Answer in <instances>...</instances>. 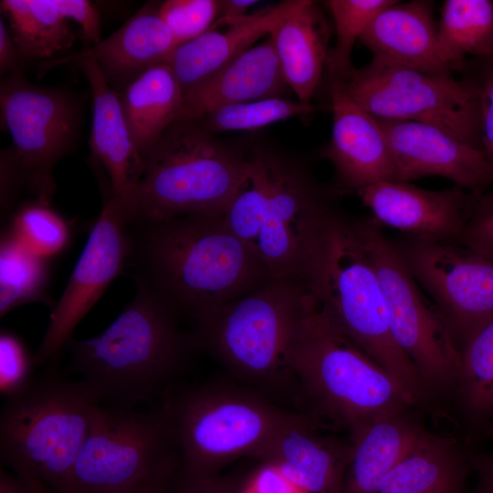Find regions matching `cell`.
I'll list each match as a JSON object with an SVG mask.
<instances>
[{
  "instance_id": "18",
  "label": "cell",
  "mask_w": 493,
  "mask_h": 493,
  "mask_svg": "<svg viewBox=\"0 0 493 493\" xmlns=\"http://www.w3.org/2000/svg\"><path fill=\"white\" fill-rule=\"evenodd\" d=\"M332 133L325 157L333 164L340 184L357 192L368 185L397 182L386 135L378 121L359 107L340 80L330 76Z\"/></svg>"
},
{
  "instance_id": "29",
  "label": "cell",
  "mask_w": 493,
  "mask_h": 493,
  "mask_svg": "<svg viewBox=\"0 0 493 493\" xmlns=\"http://www.w3.org/2000/svg\"><path fill=\"white\" fill-rule=\"evenodd\" d=\"M439 49L449 69L461 68L466 56L493 55V1L446 0L437 26Z\"/></svg>"
},
{
  "instance_id": "3",
  "label": "cell",
  "mask_w": 493,
  "mask_h": 493,
  "mask_svg": "<svg viewBox=\"0 0 493 493\" xmlns=\"http://www.w3.org/2000/svg\"><path fill=\"white\" fill-rule=\"evenodd\" d=\"M303 283L332 324L396 382L412 406L431 403L432 393L393 337L356 218L332 210Z\"/></svg>"
},
{
  "instance_id": "20",
  "label": "cell",
  "mask_w": 493,
  "mask_h": 493,
  "mask_svg": "<svg viewBox=\"0 0 493 493\" xmlns=\"http://www.w3.org/2000/svg\"><path fill=\"white\" fill-rule=\"evenodd\" d=\"M288 89L272 37L267 36L187 91L177 121H198L228 105L282 97Z\"/></svg>"
},
{
  "instance_id": "11",
  "label": "cell",
  "mask_w": 493,
  "mask_h": 493,
  "mask_svg": "<svg viewBox=\"0 0 493 493\" xmlns=\"http://www.w3.org/2000/svg\"><path fill=\"white\" fill-rule=\"evenodd\" d=\"M348 96L376 119L435 126L482 151L478 91L474 80L427 73L373 56L338 79Z\"/></svg>"
},
{
  "instance_id": "23",
  "label": "cell",
  "mask_w": 493,
  "mask_h": 493,
  "mask_svg": "<svg viewBox=\"0 0 493 493\" xmlns=\"http://www.w3.org/2000/svg\"><path fill=\"white\" fill-rule=\"evenodd\" d=\"M293 0L280 2L247 15L239 21L210 28L178 45L163 61L174 74L184 95L227 66L256 42L269 36Z\"/></svg>"
},
{
  "instance_id": "32",
  "label": "cell",
  "mask_w": 493,
  "mask_h": 493,
  "mask_svg": "<svg viewBox=\"0 0 493 493\" xmlns=\"http://www.w3.org/2000/svg\"><path fill=\"white\" fill-rule=\"evenodd\" d=\"M456 394L474 418L493 413V319L461 351Z\"/></svg>"
},
{
  "instance_id": "31",
  "label": "cell",
  "mask_w": 493,
  "mask_h": 493,
  "mask_svg": "<svg viewBox=\"0 0 493 493\" xmlns=\"http://www.w3.org/2000/svg\"><path fill=\"white\" fill-rule=\"evenodd\" d=\"M47 258L10 230L0 246V315L29 302L42 301L48 281Z\"/></svg>"
},
{
  "instance_id": "19",
  "label": "cell",
  "mask_w": 493,
  "mask_h": 493,
  "mask_svg": "<svg viewBox=\"0 0 493 493\" xmlns=\"http://www.w3.org/2000/svg\"><path fill=\"white\" fill-rule=\"evenodd\" d=\"M309 414L286 425L260 461L272 465L304 493H342L351 443L317 433Z\"/></svg>"
},
{
  "instance_id": "21",
  "label": "cell",
  "mask_w": 493,
  "mask_h": 493,
  "mask_svg": "<svg viewBox=\"0 0 493 493\" xmlns=\"http://www.w3.org/2000/svg\"><path fill=\"white\" fill-rule=\"evenodd\" d=\"M158 5L147 4L118 30L99 44L78 54L46 60L40 70L81 59L96 61L109 83L125 87L145 69L163 63L178 46L172 32L158 14ZM124 87V88H125Z\"/></svg>"
},
{
  "instance_id": "15",
  "label": "cell",
  "mask_w": 493,
  "mask_h": 493,
  "mask_svg": "<svg viewBox=\"0 0 493 493\" xmlns=\"http://www.w3.org/2000/svg\"><path fill=\"white\" fill-rule=\"evenodd\" d=\"M130 224L122 206L110 196L49 316L47 330L33 356L35 365L48 361L68 344L75 328L121 271L131 248Z\"/></svg>"
},
{
  "instance_id": "45",
  "label": "cell",
  "mask_w": 493,
  "mask_h": 493,
  "mask_svg": "<svg viewBox=\"0 0 493 493\" xmlns=\"http://www.w3.org/2000/svg\"><path fill=\"white\" fill-rule=\"evenodd\" d=\"M470 464L478 477L474 493H493V453L473 458Z\"/></svg>"
},
{
  "instance_id": "26",
  "label": "cell",
  "mask_w": 493,
  "mask_h": 493,
  "mask_svg": "<svg viewBox=\"0 0 493 493\" xmlns=\"http://www.w3.org/2000/svg\"><path fill=\"white\" fill-rule=\"evenodd\" d=\"M288 88L309 103L326 67L330 26L314 1L293 0L269 35Z\"/></svg>"
},
{
  "instance_id": "8",
  "label": "cell",
  "mask_w": 493,
  "mask_h": 493,
  "mask_svg": "<svg viewBox=\"0 0 493 493\" xmlns=\"http://www.w3.org/2000/svg\"><path fill=\"white\" fill-rule=\"evenodd\" d=\"M291 363L307 414L350 435L383 414L412 406L396 382L332 324L309 292Z\"/></svg>"
},
{
  "instance_id": "6",
  "label": "cell",
  "mask_w": 493,
  "mask_h": 493,
  "mask_svg": "<svg viewBox=\"0 0 493 493\" xmlns=\"http://www.w3.org/2000/svg\"><path fill=\"white\" fill-rule=\"evenodd\" d=\"M180 456V473L217 475L241 457L261 459L270 443L303 413L283 408L240 384L205 382L169 386L158 404Z\"/></svg>"
},
{
  "instance_id": "38",
  "label": "cell",
  "mask_w": 493,
  "mask_h": 493,
  "mask_svg": "<svg viewBox=\"0 0 493 493\" xmlns=\"http://www.w3.org/2000/svg\"><path fill=\"white\" fill-rule=\"evenodd\" d=\"M456 242L471 252L493 260V191L478 198Z\"/></svg>"
},
{
  "instance_id": "41",
  "label": "cell",
  "mask_w": 493,
  "mask_h": 493,
  "mask_svg": "<svg viewBox=\"0 0 493 493\" xmlns=\"http://www.w3.org/2000/svg\"><path fill=\"white\" fill-rule=\"evenodd\" d=\"M60 13L68 19L74 20L80 27L84 38L92 44H99L100 37V18L95 6L87 0H53Z\"/></svg>"
},
{
  "instance_id": "34",
  "label": "cell",
  "mask_w": 493,
  "mask_h": 493,
  "mask_svg": "<svg viewBox=\"0 0 493 493\" xmlns=\"http://www.w3.org/2000/svg\"><path fill=\"white\" fill-rule=\"evenodd\" d=\"M313 110L310 103L276 97L225 106L197 121L212 133L253 131L294 116L309 114Z\"/></svg>"
},
{
  "instance_id": "35",
  "label": "cell",
  "mask_w": 493,
  "mask_h": 493,
  "mask_svg": "<svg viewBox=\"0 0 493 493\" xmlns=\"http://www.w3.org/2000/svg\"><path fill=\"white\" fill-rule=\"evenodd\" d=\"M10 231L37 254L48 258L68 244L70 229L49 204L34 200L15 212Z\"/></svg>"
},
{
  "instance_id": "43",
  "label": "cell",
  "mask_w": 493,
  "mask_h": 493,
  "mask_svg": "<svg viewBox=\"0 0 493 493\" xmlns=\"http://www.w3.org/2000/svg\"><path fill=\"white\" fill-rule=\"evenodd\" d=\"M22 57L3 18L0 19V72L1 75L18 72Z\"/></svg>"
},
{
  "instance_id": "22",
  "label": "cell",
  "mask_w": 493,
  "mask_h": 493,
  "mask_svg": "<svg viewBox=\"0 0 493 493\" xmlns=\"http://www.w3.org/2000/svg\"><path fill=\"white\" fill-rule=\"evenodd\" d=\"M76 63L87 78L92 94V152L110 177V196L123 202L142 174L144 158L132 139L120 93L110 86L96 61L81 59Z\"/></svg>"
},
{
  "instance_id": "40",
  "label": "cell",
  "mask_w": 493,
  "mask_h": 493,
  "mask_svg": "<svg viewBox=\"0 0 493 493\" xmlns=\"http://www.w3.org/2000/svg\"><path fill=\"white\" fill-rule=\"evenodd\" d=\"M163 493H244V482L219 474L192 477L179 472Z\"/></svg>"
},
{
  "instance_id": "47",
  "label": "cell",
  "mask_w": 493,
  "mask_h": 493,
  "mask_svg": "<svg viewBox=\"0 0 493 493\" xmlns=\"http://www.w3.org/2000/svg\"><path fill=\"white\" fill-rule=\"evenodd\" d=\"M22 478L27 482L33 493H57L38 480L26 477Z\"/></svg>"
},
{
  "instance_id": "33",
  "label": "cell",
  "mask_w": 493,
  "mask_h": 493,
  "mask_svg": "<svg viewBox=\"0 0 493 493\" xmlns=\"http://www.w3.org/2000/svg\"><path fill=\"white\" fill-rule=\"evenodd\" d=\"M395 0H330L326 2L334 21L335 45L329 49L326 68L330 76L342 79L353 68L351 56L355 41L374 16Z\"/></svg>"
},
{
  "instance_id": "14",
  "label": "cell",
  "mask_w": 493,
  "mask_h": 493,
  "mask_svg": "<svg viewBox=\"0 0 493 493\" xmlns=\"http://www.w3.org/2000/svg\"><path fill=\"white\" fill-rule=\"evenodd\" d=\"M0 108L2 125L13 142L9 151L23 184L36 194V200L50 204L56 188L53 169L77 132L74 99L15 72L1 82Z\"/></svg>"
},
{
  "instance_id": "36",
  "label": "cell",
  "mask_w": 493,
  "mask_h": 493,
  "mask_svg": "<svg viewBox=\"0 0 493 493\" xmlns=\"http://www.w3.org/2000/svg\"><path fill=\"white\" fill-rule=\"evenodd\" d=\"M220 11L217 0H167L158 5V14L178 45L209 30Z\"/></svg>"
},
{
  "instance_id": "30",
  "label": "cell",
  "mask_w": 493,
  "mask_h": 493,
  "mask_svg": "<svg viewBox=\"0 0 493 493\" xmlns=\"http://www.w3.org/2000/svg\"><path fill=\"white\" fill-rule=\"evenodd\" d=\"M0 5L22 58L50 60L72 45L68 19L53 0H2Z\"/></svg>"
},
{
  "instance_id": "4",
  "label": "cell",
  "mask_w": 493,
  "mask_h": 493,
  "mask_svg": "<svg viewBox=\"0 0 493 493\" xmlns=\"http://www.w3.org/2000/svg\"><path fill=\"white\" fill-rule=\"evenodd\" d=\"M100 334L70 339L73 365L100 404L131 408L171 386L194 348L178 314L145 284Z\"/></svg>"
},
{
  "instance_id": "39",
  "label": "cell",
  "mask_w": 493,
  "mask_h": 493,
  "mask_svg": "<svg viewBox=\"0 0 493 493\" xmlns=\"http://www.w3.org/2000/svg\"><path fill=\"white\" fill-rule=\"evenodd\" d=\"M479 60V78L474 82L478 91L482 151L493 175V55Z\"/></svg>"
},
{
  "instance_id": "28",
  "label": "cell",
  "mask_w": 493,
  "mask_h": 493,
  "mask_svg": "<svg viewBox=\"0 0 493 493\" xmlns=\"http://www.w3.org/2000/svg\"><path fill=\"white\" fill-rule=\"evenodd\" d=\"M132 139L144 158L178 121L184 92L172 69L156 64L134 78L120 94Z\"/></svg>"
},
{
  "instance_id": "42",
  "label": "cell",
  "mask_w": 493,
  "mask_h": 493,
  "mask_svg": "<svg viewBox=\"0 0 493 493\" xmlns=\"http://www.w3.org/2000/svg\"><path fill=\"white\" fill-rule=\"evenodd\" d=\"M244 493H304L285 478L272 465L262 462L248 481Z\"/></svg>"
},
{
  "instance_id": "16",
  "label": "cell",
  "mask_w": 493,
  "mask_h": 493,
  "mask_svg": "<svg viewBox=\"0 0 493 493\" xmlns=\"http://www.w3.org/2000/svg\"><path fill=\"white\" fill-rule=\"evenodd\" d=\"M372 220L415 237L457 241L480 196L458 186L433 191L385 181L356 192Z\"/></svg>"
},
{
  "instance_id": "7",
  "label": "cell",
  "mask_w": 493,
  "mask_h": 493,
  "mask_svg": "<svg viewBox=\"0 0 493 493\" xmlns=\"http://www.w3.org/2000/svg\"><path fill=\"white\" fill-rule=\"evenodd\" d=\"M247 173L248 153L219 141L197 121H176L146 155L129 197L118 202L130 223L224 215Z\"/></svg>"
},
{
  "instance_id": "10",
  "label": "cell",
  "mask_w": 493,
  "mask_h": 493,
  "mask_svg": "<svg viewBox=\"0 0 493 493\" xmlns=\"http://www.w3.org/2000/svg\"><path fill=\"white\" fill-rule=\"evenodd\" d=\"M169 421L146 411L98 404L66 493H163L180 471Z\"/></svg>"
},
{
  "instance_id": "25",
  "label": "cell",
  "mask_w": 493,
  "mask_h": 493,
  "mask_svg": "<svg viewBox=\"0 0 493 493\" xmlns=\"http://www.w3.org/2000/svg\"><path fill=\"white\" fill-rule=\"evenodd\" d=\"M407 409L383 414L350 435L342 493H376L383 477L426 434Z\"/></svg>"
},
{
  "instance_id": "5",
  "label": "cell",
  "mask_w": 493,
  "mask_h": 493,
  "mask_svg": "<svg viewBox=\"0 0 493 493\" xmlns=\"http://www.w3.org/2000/svg\"><path fill=\"white\" fill-rule=\"evenodd\" d=\"M333 209L303 167L273 151L256 149L248 153L246 179L224 218L273 279L303 283Z\"/></svg>"
},
{
  "instance_id": "24",
  "label": "cell",
  "mask_w": 493,
  "mask_h": 493,
  "mask_svg": "<svg viewBox=\"0 0 493 493\" xmlns=\"http://www.w3.org/2000/svg\"><path fill=\"white\" fill-rule=\"evenodd\" d=\"M360 40L374 56L433 74H451L442 58L433 2L394 4L378 13Z\"/></svg>"
},
{
  "instance_id": "27",
  "label": "cell",
  "mask_w": 493,
  "mask_h": 493,
  "mask_svg": "<svg viewBox=\"0 0 493 493\" xmlns=\"http://www.w3.org/2000/svg\"><path fill=\"white\" fill-rule=\"evenodd\" d=\"M470 467L455 438L427 431L376 493H464Z\"/></svg>"
},
{
  "instance_id": "48",
  "label": "cell",
  "mask_w": 493,
  "mask_h": 493,
  "mask_svg": "<svg viewBox=\"0 0 493 493\" xmlns=\"http://www.w3.org/2000/svg\"><path fill=\"white\" fill-rule=\"evenodd\" d=\"M493 430V429H492Z\"/></svg>"
},
{
  "instance_id": "46",
  "label": "cell",
  "mask_w": 493,
  "mask_h": 493,
  "mask_svg": "<svg viewBox=\"0 0 493 493\" xmlns=\"http://www.w3.org/2000/svg\"><path fill=\"white\" fill-rule=\"evenodd\" d=\"M0 493H33V491L25 479L1 468Z\"/></svg>"
},
{
  "instance_id": "9",
  "label": "cell",
  "mask_w": 493,
  "mask_h": 493,
  "mask_svg": "<svg viewBox=\"0 0 493 493\" xmlns=\"http://www.w3.org/2000/svg\"><path fill=\"white\" fill-rule=\"evenodd\" d=\"M0 457L15 475L66 493L98 398L82 381L47 375L6 397Z\"/></svg>"
},
{
  "instance_id": "1",
  "label": "cell",
  "mask_w": 493,
  "mask_h": 493,
  "mask_svg": "<svg viewBox=\"0 0 493 493\" xmlns=\"http://www.w3.org/2000/svg\"><path fill=\"white\" fill-rule=\"evenodd\" d=\"M143 224L136 259L145 284L177 314L194 320L244 297L272 277L224 215H186Z\"/></svg>"
},
{
  "instance_id": "13",
  "label": "cell",
  "mask_w": 493,
  "mask_h": 493,
  "mask_svg": "<svg viewBox=\"0 0 493 493\" xmlns=\"http://www.w3.org/2000/svg\"><path fill=\"white\" fill-rule=\"evenodd\" d=\"M393 243L409 273L431 297L461 353L493 319V260L456 241L405 236Z\"/></svg>"
},
{
  "instance_id": "2",
  "label": "cell",
  "mask_w": 493,
  "mask_h": 493,
  "mask_svg": "<svg viewBox=\"0 0 493 493\" xmlns=\"http://www.w3.org/2000/svg\"><path fill=\"white\" fill-rule=\"evenodd\" d=\"M309 292L272 279L194 319V348L214 356L240 383L290 411L306 414L291 358Z\"/></svg>"
},
{
  "instance_id": "44",
  "label": "cell",
  "mask_w": 493,
  "mask_h": 493,
  "mask_svg": "<svg viewBox=\"0 0 493 493\" xmlns=\"http://www.w3.org/2000/svg\"><path fill=\"white\" fill-rule=\"evenodd\" d=\"M258 3L255 0H221L220 11L211 28L227 26L246 17L251 6Z\"/></svg>"
},
{
  "instance_id": "37",
  "label": "cell",
  "mask_w": 493,
  "mask_h": 493,
  "mask_svg": "<svg viewBox=\"0 0 493 493\" xmlns=\"http://www.w3.org/2000/svg\"><path fill=\"white\" fill-rule=\"evenodd\" d=\"M34 357L14 334L0 335V392L9 397L22 390L31 380Z\"/></svg>"
},
{
  "instance_id": "17",
  "label": "cell",
  "mask_w": 493,
  "mask_h": 493,
  "mask_svg": "<svg viewBox=\"0 0 493 493\" xmlns=\"http://www.w3.org/2000/svg\"><path fill=\"white\" fill-rule=\"evenodd\" d=\"M376 120L386 135L397 182L408 183L437 175L477 196H481L484 188L493 182L483 151L432 125L411 121Z\"/></svg>"
},
{
  "instance_id": "12",
  "label": "cell",
  "mask_w": 493,
  "mask_h": 493,
  "mask_svg": "<svg viewBox=\"0 0 493 493\" xmlns=\"http://www.w3.org/2000/svg\"><path fill=\"white\" fill-rule=\"evenodd\" d=\"M356 225L373 263L393 337L433 395L456 392L461 353L437 309L409 273L392 240L372 218Z\"/></svg>"
}]
</instances>
